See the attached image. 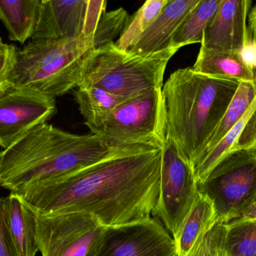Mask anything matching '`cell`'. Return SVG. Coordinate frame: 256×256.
Instances as JSON below:
<instances>
[{
    "mask_svg": "<svg viewBox=\"0 0 256 256\" xmlns=\"http://www.w3.org/2000/svg\"><path fill=\"white\" fill-rule=\"evenodd\" d=\"M90 131L110 149H162L166 138L162 89L130 98Z\"/></svg>",
    "mask_w": 256,
    "mask_h": 256,
    "instance_id": "cell-6",
    "label": "cell"
},
{
    "mask_svg": "<svg viewBox=\"0 0 256 256\" xmlns=\"http://www.w3.org/2000/svg\"><path fill=\"white\" fill-rule=\"evenodd\" d=\"M161 166L162 149H120L100 162L18 194L40 214L84 213L104 226H121L152 218Z\"/></svg>",
    "mask_w": 256,
    "mask_h": 256,
    "instance_id": "cell-1",
    "label": "cell"
},
{
    "mask_svg": "<svg viewBox=\"0 0 256 256\" xmlns=\"http://www.w3.org/2000/svg\"><path fill=\"white\" fill-rule=\"evenodd\" d=\"M198 195L194 168L176 146L166 140L162 149L160 185L156 215L173 239L177 237Z\"/></svg>",
    "mask_w": 256,
    "mask_h": 256,
    "instance_id": "cell-9",
    "label": "cell"
},
{
    "mask_svg": "<svg viewBox=\"0 0 256 256\" xmlns=\"http://www.w3.org/2000/svg\"><path fill=\"white\" fill-rule=\"evenodd\" d=\"M192 69L208 76L256 82V72L244 62L238 53L222 52L200 48Z\"/></svg>",
    "mask_w": 256,
    "mask_h": 256,
    "instance_id": "cell-17",
    "label": "cell"
},
{
    "mask_svg": "<svg viewBox=\"0 0 256 256\" xmlns=\"http://www.w3.org/2000/svg\"><path fill=\"white\" fill-rule=\"evenodd\" d=\"M226 232V225L216 223L194 246L188 256H219Z\"/></svg>",
    "mask_w": 256,
    "mask_h": 256,
    "instance_id": "cell-25",
    "label": "cell"
},
{
    "mask_svg": "<svg viewBox=\"0 0 256 256\" xmlns=\"http://www.w3.org/2000/svg\"><path fill=\"white\" fill-rule=\"evenodd\" d=\"M93 36L30 41L16 51L9 84L54 98L78 88Z\"/></svg>",
    "mask_w": 256,
    "mask_h": 256,
    "instance_id": "cell-4",
    "label": "cell"
},
{
    "mask_svg": "<svg viewBox=\"0 0 256 256\" xmlns=\"http://www.w3.org/2000/svg\"><path fill=\"white\" fill-rule=\"evenodd\" d=\"M174 239L160 221L150 218L117 227H106L96 256H176Z\"/></svg>",
    "mask_w": 256,
    "mask_h": 256,
    "instance_id": "cell-11",
    "label": "cell"
},
{
    "mask_svg": "<svg viewBox=\"0 0 256 256\" xmlns=\"http://www.w3.org/2000/svg\"><path fill=\"white\" fill-rule=\"evenodd\" d=\"M168 0H148L130 18L116 45L122 51L132 49L159 16Z\"/></svg>",
    "mask_w": 256,
    "mask_h": 256,
    "instance_id": "cell-22",
    "label": "cell"
},
{
    "mask_svg": "<svg viewBox=\"0 0 256 256\" xmlns=\"http://www.w3.org/2000/svg\"><path fill=\"white\" fill-rule=\"evenodd\" d=\"M222 0H200L184 20L172 41V46L180 48L202 43L203 33L213 19Z\"/></svg>",
    "mask_w": 256,
    "mask_h": 256,
    "instance_id": "cell-20",
    "label": "cell"
},
{
    "mask_svg": "<svg viewBox=\"0 0 256 256\" xmlns=\"http://www.w3.org/2000/svg\"><path fill=\"white\" fill-rule=\"evenodd\" d=\"M42 0H0V21L12 42L25 43L32 37Z\"/></svg>",
    "mask_w": 256,
    "mask_h": 256,
    "instance_id": "cell-18",
    "label": "cell"
},
{
    "mask_svg": "<svg viewBox=\"0 0 256 256\" xmlns=\"http://www.w3.org/2000/svg\"><path fill=\"white\" fill-rule=\"evenodd\" d=\"M226 225L224 252L230 256H256V218L236 219Z\"/></svg>",
    "mask_w": 256,
    "mask_h": 256,
    "instance_id": "cell-23",
    "label": "cell"
},
{
    "mask_svg": "<svg viewBox=\"0 0 256 256\" xmlns=\"http://www.w3.org/2000/svg\"><path fill=\"white\" fill-rule=\"evenodd\" d=\"M250 0H222L214 17L203 33L201 48L238 53L248 43V18Z\"/></svg>",
    "mask_w": 256,
    "mask_h": 256,
    "instance_id": "cell-12",
    "label": "cell"
},
{
    "mask_svg": "<svg viewBox=\"0 0 256 256\" xmlns=\"http://www.w3.org/2000/svg\"><path fill=\"white\" fill-rule=\"evenodd\" d=\"M248 24L249 39L252 42H256V4L250 11Z\"/></svg>",
    "mask_w": 256,
    "mask_h": 256,
    "instance_id": "cell-30",
    "label": "cell"
},
{
    "mask_svg": "<svg viewBox=\"0 0 256 256\" xmlns=\"http://www.w3.org/2000/svg\"><path fill=\"white\" fill-rule=\"evenodd\" d=\"M4 210L8 225L20 255L36 256L39 251L37 211L22 195L13 192L6 198Z\"/></svg>",
    "mask_w": 256,
    "mask_h": 256,
    "instance_id": "cell-15",
    "label": "cell"
},
{
    "mask_svg": "<svg viewBox=\"0 0 256 256\" xmlns=\"http://www.w3.org/2000/svg\"><path fill=\"white\" fill-rule=\"evenodd\" d=\"M244 62L256 72V42L248 39V43L240 53Z\"/></svg>",
    "mask_w": 256,
    "mask_h": 256,
    "instance_id": "cell-29",
    "label": "cell"
},
{
    "mask_svg": "<svg viewBox=\"0 0 256 256\" xmlns=\"http://www.w3.org/2000/svg\"><path fill=\"white\" fill-rule=\"evenodd\" d=\"M56 98L25 87L6 84L0 89V147L7 149L56 113Z\"/></svg>",
    "mask_w": 256,
    "mask_h": 256,
    "instance_id": "cell-10",
    "label": "cell"
},
{
    "mask_svg": "<svg viewBox=\"0 0 256 256\" xmlns=\"http://www.w3.org/2000/svg\"><path fill=\"white\" fill-rule=\"evenodd\" d=\"M117 150L94 134L75 135L42 123L0 150V186L20 193L100 162Z\"/></svg>",
    "mask_w": 256,
    "mask_h": 256,
    "instance_id": "cell-2",
    "label": "cell"
},
{
    "mask_svg": "<svg viewBox=\"0 0 256 256\" xmlns=\"http://www.w3.org/2000/svg\"><path fill=\"white\" fill-rule=\"evenodd\" d=\"M216 223L213 203L198 192L195 202L184 222L176 243V256H188L198 240Z\"/></svg>",
    "mask_w": 256,
    "mask_h": 256,
    "instance_id": "cell-16",
    "label": "cell"
},
{
    "mask_svg": "<svg viewBox=\"0 0 256 256\" xmlns=\"http://www.w3.org/2000/svg\"><path fill=\"white\" fill-rule=\"evenodd\" d=\"M130 18L122 8L106 12L100 18L94 33V50L114 42L126 28Z\"/></svg>",
    "mask_w": 256,
    "mask_h": 256,
    "instance_id": "cell-24",
    "label": "cell"
},
{
    "mask_svg": "<svg viewBox=\"0 0 256 256\" xmlns=\"http://www.w3.org/2000/svg\"><path fill=\"white\" fill-rule=\"evenodd\" d=\"M256 96V82L242 81L228 109L209 140L207 147L201 156L213 149L237 124L254 102Z\"/></svg>",
    "mask_w": 256,
    "mask_h": 256,
    "instance_id": "cell-21",
    "label": "cell"
},
{
    "mask_svg": "<svg viewBox=\"0 0 256 256\" xmlns=\"http://www.w3.org/2000/svg\"><path fill=\"white\" fill-rule=\"evenodd\" d=\"M4 201L0 195V256H20L8 225Z\"/></svg>",
    "mask_w": 256,
    "mask_h": 256,
    "instance_id": "cell-26",
    "label": "cell"
},
{
    "mask_svg": "<svg viewBox=\"0 0 256 256\" xmlns=\"http://www.w3.org/2000/svg\"><path fill=\"white\" fill-rule=\"evenodd\" d=\"M85 124L91 130L100 124L116 108L130 98L121 97L92 86H81L74 91Z\"/></svg>",
    "mask_w": 256,
    "mask_h": 256,
    "instance_id": "cell-19",
    "label": "cell"
},
{
    "mask_svg": "<svg viewBox=\"0 0 256 256\" xmlns=\"http://www.w3.org/2000/svg\"><path fill=\"white\" fill-rule=\"evenodd\" d=\"M224 244V243H222ZM219 256H230L228 255V254L226 253L225 252H224V249H221L220 252Z\"/></svg>",
    "mask_w": 256,
    "mask_h": 256,
    "instance_id": "cell-32",
    "label": "cell"
},
{
    "mask_svg": "<svg viewBox=\"0 0 256 256\" xmlns=\"http://www.w3.org/2000/svg\"><path fill=\"white\" fill-rule=\"evenodd\" d=\"M90 0H42L31 40L76 39L84 36Z\"/></svg>",
    "mask_w": 256,
    "mask_h": 256,
    "instance_id": "cell-13",
    "label": "cell"
},
{
    "mask_svg": "<svg viewBox=\"0 0 256 256\" xmlns=\"http://www.w3.org/2000/svg\"><path fill=\"white\" fill-rule=\"evenodd\" d=\"M106 230L86 213L37 212V240L42 256H96Z\"/></svg>",
    "mask_w": 256,
    "mask_h": 256,
    "instance_id": "cell-8",
    "label": "cell"
},
{
    "mask_svg": "<svg viewBox=\"0 0 256 256\" xmlns=\"http://www.w3.org/2000/svg\"><path fill=\"white\" fill-rule=\"evenodd\" d=\"M2 44H3L2 39V38L0 37V46H1V45H2Z\"/></svg>",
    "mask_w": 256,
    "mask_h": 256,
    "instance_id": "cell-33",
    "label": "cell"
},
{
    "mask_svg": "<svg viewBox=\"0 0 256 256\" xmlns=\"http://www.w3.org/2000/svg\"><path fill=\"white\" fill-rule=\"evenodd\" d=\"M200 2V0H168L138 43L128 51L135 54H147L170 48L180 24Z\"/></svg>",
    "mask_w": 256,
    "mask_h": 256,
    "instance_id": "cell-14",
    "label": "cell"
},
{
    "mask_svg": "<svg viewBox=\"0 0 256 256\" xmlns=\"http://www.w3.org/2000/svg\"><path fill=\"white\" fill-rule=\"evenodd\" d=\"M256 150V106L242 128L232 151Z\"/></svg>",
    "mask_w": 256,
    "mask_h": 256,
    "instance_id": "cell-27",
    "label": "cell"
},
{
    "mask_svg": "<svg viewBox=\"0 0 256 256\" xmlns=\"http://www.w3.org/2000/svg\"><path fill=\"white\" fill-rule=\"evenodd\" d=\"M197 187L213 203L218 222L240 219L256 202V150L228 153Z\"/></svg>",
    "mask_w": 256,
    "mask_h": 256,
    "instance_id": "cell-7",
    "label": "cell"
},
{
    "mask_svg": "<svg viewBox=\"0 0 256 256\" xmlns=\"http://www.w3.org/2000/svg\"><path fill=\"white\" fill-rule=\"evenodd\" d=\"M180 49L170 46L158 52L135 54L111 42L92 51L80 87H99L124 98L162 89L167 65Z\"/></svg>",
    "mask_w": 256,
    "mask_h": 256,
    "instance_id": "cell-5",
    "label": "cell"
},
{
    "mask_svg": "<svg viewBox=\"0 0 256 256\" xmlns=\"http://www.w3.org/2000/svg\"><path fill=\"white\" fill-rule=\"evenodd\" d=\"M255 218H256V202L244 213L240 219H251Z\"/></svg>",
    "mask_w": 256,
    "mask_h": 256,
    "instance_id": "cell-31",
    "label": "cell"
},
{
    "mask_svg": "<svg viewBox=\"0 0 256 256\" xmlns=\"http://www.w3.org/2000/svg\"><path fill=\"white\" fill-rule=\"evenodd\" d=\"M240 82L184 68L174 71L164 84L166 138L192 168L206 150Z\"/></svg>",
    "mask_w": 256,
    "mask_h": 256,
    "instance_id": "cell-3",
    "label": "cell"
},
{
    "mask_svg": "<svg viewBox=\"0 0 256 256\" xmlns=\"http://www.w3.org/2000/svg\"><path fill=\"white\" fill-rule=\"evenodd\" d=\"M18 50L13 44L3 43L0 46V89L8 84Z\"/></svg>",
    "mask_w": 256,
    "mask_h": 256,
    "instance_id": "cell-28",
    "label": "cell"
}]
</instances>
